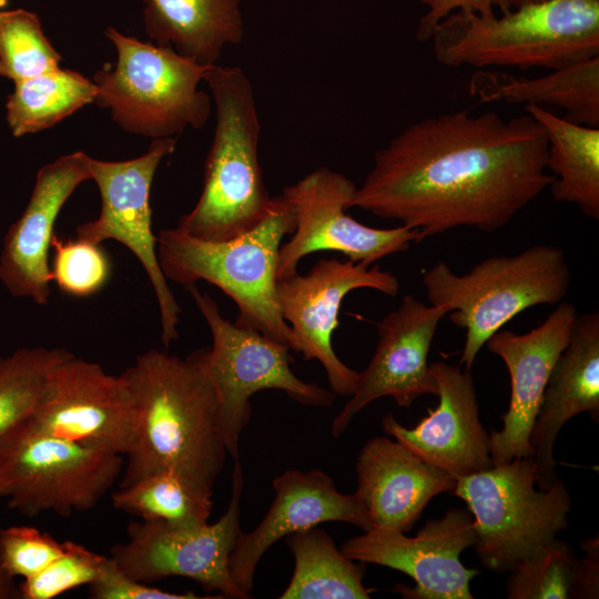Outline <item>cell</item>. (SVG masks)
I'll use <instances>...</instances> for the list:
<instances>
[{"label": "cell", "instance_id": "obj_33", "mask_svg": "<svg viewBox=\"0 0 599 599\" xmlns=\"http://www.w3.org/2000/svg\"><path fill=\"white\" fill-rule=\"evenodd\" d=\"M51 248V280L61 292L87 297L99 292L109 281L111 262L100 244L79 237L63 240L54 234Z\"/></svg>", "mask_w": 599, "mask_h": 599}, {"label": "cell", "instance_id": "obj_7", "mask_svg": "<svg viewBox=\"0 0 599 599\" xmlns=\"http://www.w3.org/2000/svg\"><path fill=\"white\" fill-rule=\"evenodd\" d=\"M116 62L98 70L95 103L123 130L145 138H176L187 126L201 129L212 112L211 94L200 89L206 67L109 27Z\"/></svg>", "mask_w": 599, "mask_h": 599}, {"label": "cell", "instance_id": "obj_32", "mask_svg": "<svg viewBox=\"0 0 599 599\" xmlns=\"http://www.w3.org/2000/svg\"><path fill=\"white\" fill-rule=\"evenodd\" d=\"M576 560L573 549L555 538L512 567L506 582V597L570 599Z\"/></svg>", "mask_w": 599, "mask_h": 599}, {"label": "cell", "instance_id": "obj_34", "mask_svg": "<svg viewBox=\"0 0 599 599\" xmlns=\"http://www.w3.org/2000/svg\"><path fill=\"white\" fill-rule=\"evenodd\" d=\"M108 557L65 540L64 551L38 575L19 585L21 599H52L90 585L101 573Z\"/></svg>", "mask_w": 599, "mask_h": 599}, {"label": "cell", "instance_id": "obj_25", "mask_svg": "<svg viewBox=\"0 0 599 599\" xmlns=\"http://www.w3.org/2000/svg\"><path fill=\"white\" fill-rule=\"evenodd\" d=\"M469 94L480 103L557 106L567 120L599 128V57L536 78L479 70L469 81Z\"/></svg>", "mask_w": 599, "mask_h": 599}, {"label": "cell", "instance_id": "obj_17", "mask_svg": "<svg viewBox=\"0 0 599 599\" xmlns=\"http://www.w3.org/2000/svg\"><path fill=\"white\" fill-rule=\"evenodd\" d=\"M447 312L405 295L399 306L377 324L378 342L367 367L358 372L351 398L332 422V435L339 437L355 416L372 402L390 397L408 408L423 395L438 394L428 364V353L439 322Z\"/></svg>", "mask_w": 599, "mask_h": 599}, {"label": "cell", "instance_id": "obj_30", "mask_svg": "<svg viewBox=\"0 0 599 599\" xmlns=\"http://www.w3.org/2000/svg\"><path fill=\"white\" fill-rule=\"evenodd\" d=\"M70 354L63 348L23 347L0 356V437L32 414L52 369Z\"/></svg>", "mask_w": 599, "mask_h": 599}, {"label": "cell", "instance_id": "obj_36", "mask_svg": "<svg viewBox=\"0 0 599 599\" xmlns=\"http://www.w3.org/2000/svg\"><path fill=\"white\" fill-rule=\"evenodd\" d=\"M92 599H199L194 592H171L148 586L124 573L111 557L99 577L89 585Z\"/></svg>", "mask_w": 599, "mask_h": 599}, {"label": "cell", "instance_id": "obj_37", "mask_svg": "<svg viewBox=\"0 0 599 599\" xmlns=\"http://www.w3.org/2000/svg\"><path fill=\"white\" fill-rule=\"evenodd\" d=\"M426 8V12L420 17L416 40L427 42L430 39L434 28L448 14L460 12H474L478 14L504 13L511 8L507 0H415Z\"/></svg>", "mask_w": 599, "mask_h": 599}, {"label": "cell", "instance_id": "obj_23", "mask_svg": "<svg viewBox=\"0 0 599 599\" xmlns=\"http://www.w3.org/2000/svg\"><path fill=\"white\" fill-rule=\"evenodd\" d=\"M599 422V314L578 315L569 342L548 378L529 443L536 484L547 489L557 479L554 446L562 426L578 414Z\"/></svg>", "mask_w": 599, "mask_h": 599}, {"label": "cell", "instance_id": "obj_31", "mask_svg": "<svg viewBox=\"0 0 599 599\" xmlns=\"http://www.w3.org/2000/svg\"><path fill=\"white\" fill-rule=\"evenodd\" d=\"M61 59L34 12L0 11V75L19 82L59 69Z\"/></svg>", "mask_w": 599, "mask_h": 599}, {"label": "cell", "instance_id": "obj_39", "mask_svg": "<svg viewBox=\"0 0 599 599\" xmlns=\"http://www.w3.org/2000/svg\"><path fill=\"white\" fill-rule=\"evenodd\" d=\"M0 527V536H1ZM7 568L4 567L2 552H1V542H0V599H17L20 598L19 585L14 580Z\"/></svg>", "mask_w": 599, "mask_h": 599}, {"label": "cell", "instance_id": "obj_38", "mask_svg": "<svg viewBox=\"0 0 599 599\" xmlns=\"http://www.w3.org/2000/svg\"><path fill=\"white\" fill-rule=\"evenodd\" d=\"M583 557L576 560L570 599L599 597V539L598 535L581 541Z\"/></svg>", "mask_w": 599, "mask_h": 599}, {"label": "cell", "instance_id": "obj_12", "mask_svg": "<svg viewBox=\"0 0 599 599\" xmlns=\"http://www.w3.org/2000/svg\"><path fill=\"white\" fill-rule=\"evenodd\" d=\"M243 469L234 463L231 499L214 524L196 528H171L153 521L126 527V540L110 550V557L128 576L150 582L169 577L195 580L207 591L224 597L250 598L233 581L229 561L240 537Z\"/></svg>", "mask_w": 599, "mask_h": 599}, {"label": "cell", "instance_id": "obj_8", "mask_svg": "<svg viewBox=\"0 0 599 599\" xmlns=\"http://www.w3.org/2000/svg\"><path fill=\"white\" fill-rule=\"evenodd\" d=\"M536 463L518 457L460 477L450 495L465 501L475 526V552L488 570L509 572L568 527L571 496L558 478L536 487Z\"/></svg>", "mask_w": 599, "mask_h": 599}, {"label": "cell", "instance_id": "obj_35", "mask_svg": "<svg viewBox=\"0 0 599 599\" xmlns=\"http://www.w3.org/2000/svg\"><path fill=\"white\" fill-rule=\"evenodd\" d=\"M1 552L4 567L12 577L31 578L41 572L65 548L50 534L29 526L1 529Z\"/></svg>", "mask_w": 599, "mask_h": 599}, {"label": "cell", "instance_id": "obj_13", "mask_svg": "<svg viewBox=\"0 0 599 599\" xmlns=\"http://www.w3.org/2000/svg\"><path fill=\"white\" fill-rule=\"evenodd\" d=\"M356 187L346 175L322 166L284 189L282 195L294 212L295 229L280 247L277 280L297 273L300 262L314 252H338L370 266L420 241L417 231L404 225L377 229L348 215Z\"/></svg>", "mask_w": 599, "mask_h": 599}, {"label": "cell", "instance_id": "obj_29", "mask_svg": "<svg viewBox=\"0 0 599 599\" xmlns=\"http://www.w3.org/2000/svg\"><path fill=\"white\" fill-rule=\"evenodd\" d=\"M114 508L171 528H196L209 522L212 493L173 471H160L119 488Z\"/></svg>", "mask_w": 599, "mask_h": 599}, {"label": "cell", "instance_id": "obj_14", "mask_svg": "<svg viewBox=\"0 0 599 599\" xmlns=\"http://www.w3.org/2000/svg\"><path fill=\"white\" fill-rule=\"evenodd\" d=\"M370 288L396 296L400 284L378 265L365 266L353 261L322 258L305 274L298 272L276 282L277 303L283 318L304 359H317L324 367L331 390L351 396L358 372L346 366L335 354L332 335L338 326V313L352 291Z\"/></svg>", "mask_w": 599, "mask_h": 599}, {"label": "cell", "instance_id": "obj_1", "mask_svg": "<svg viewBox=\"0 0 599 599\" xmlns=\"http://www.w3.org/2000/svg\"><path fill=\"white\" fill-rule=\"evenodd\" d=\"M547 135L528 113L458 110L418 120L376 151L348 207L417 231L506 226L554 182Z\"/></svg>", "mask_w": 599, "mask_h": 599}, {"label": "cell", "instance_id": "obj_28", "mask_svg": "<svg viewBox=\"0 0 599 599\" xmlns=\"http://www.w3.org/2000/svg\"><path fill=\"white\" fill-rule=\"evenodd\" d=\"M8 95L7 120L14 136L49 129L82 106L95 102L93 81L69 69H57L14 82Z\"/></svg>", "mask_w": 599, "mask_h": 599}, {"label": "cell", "instance_id": "obj_27", "mask_svg": "<svg viewBox=\"0 0 599 599\" xmlns=\"http://www.w3.org/2000/svg\"><path fill=\"white\" fill-rule=\"evenodd\" d=\"M294 572L281 599H368L363 582L366 564H355L337 549L332 537L316 527L286 536Z\"/></svg>", "mask_w": 599, "mask_h": 599}, {"label": "cell", "instance_id": "obj_19", "mask_svg": "<svg viewBox=\"0 0 599 599\" xmlns=\"http://www.w3.org/2000/svg\"><path fill=\"white\" fill-rule=\"evenodd\" d=\"M429 365L438 386L437 407L428 408L413 428L389 413L382 419L383 432L456 479L493 467L470 370L439 361Z\"/></svg>", "mask_w": 599, "mask_h": 599}, {"label": "cell", "instance_id": "obj_24", "mask_svg": "<svg viewBox=\"0 0 599 599\" xmlns=\"http://www.w3.org/2000/svg\"><path fill=\"white\" fill-rule=\"evenodd\" d=\"M151 42L209 67L226 45L238 44L244 29L240 0H143Z\"/></svg>", "mask_w": 599, "mask_h": 599}, {"label": "cell", "instance_id": "obj_2", "mask_svg": "<svg viewBox=\"0 0 599 599\" xmlns=\"http://www.w3.org/2000/svg\"><path fill=\"white\" fill-rule=\"evenodd\" d=\"M121 375L133 394L135 426L119 488L173 471L212 493L227 450L201 351L180 358L151 349Z\"/></svg>", "mask_w": 599, "mask_h": 599}, {"label": "cell", "instance_id": "obj_6", "mask_svg": "<svg viewBox=\"0 0 599 599\" xmlns=\"http://www.w3.org/2000/svg\"><path fill=\"white\" fill-rule=\"evenodd\" d=\"M430 305L466 331L459 364L470 370L478 353L496 332L521 312L559 304L568 294L571 273L562 248L537 244L514 255L487 257L458 275L445 262L423 273Z\"/></svg>", "mask_w": 599, "mask_h": 599}, {"label": "cell", "instance_id": "obj_5", "mask_svg": "<svg viewBox=\"0 0 599 599\" xmlns=\"http://www.w3.org/2000/svg\"><path fill=\"white\" fill-rule=\"evenodd\" d=\"M295 229V215L282 194L250 231L223 241L193 237L177 226L156 235V253L166 280L190 286L205 281L219 287L238 309L236 324L253 328L296 351L276 294L278 252Z\"/></svg>", "mask_w": 599, "mask_h": 599}, {"label": "cell", "instance_id": "obj_3", "mask_svg": "<svg viewBox=\"0 0 599 599\" xmlns=\"http://www.w3.org/2000/svg\"><path fill=\"white\" fill-rule=\"evenodd\" d=\"M429 41L448 68L555 70L599 57V0H546L493 14L455 11Z\"/></svg>", "mask_w": 599, "mask_h": 599}, {"label": "cell", "instance_id": "obj_9", "mask_svg": "<svg viewBox=\"0 0 599 599\" xmlns=\"http://www.w3.org/2000/svg\"><path fill=\"white\" fill-rule=\"evenodd\" d=\"M123 457L52 436L26 418L0 437V498L26 517L88 511L121 475Z\"/></svg>", "mask_w": 599, "mask_h": 599}, {"label": "cell", "instance_id": "obj_18", "mask_svg": "<svg viewBox=\"0 0 599 599\" xmlns=\"http://www.w3.org/2000/svg\"><path fill=\"white\" fill-rule=\"evenodd\" d=\"M578 309L559 305L536 328L525 334L500 329L485 343L499 356L510 376V400L501 416L502 428L489 434L494 465L532 457L529 435L538 415L551 369L567 346Z\"/></svg>", "mask_w": 599, "mask_h": 599}, {"label": "cell", "instance_id": "obj_20", "mask_svg": "<svg viewBox=\"0 0 599 599\" xmlns=\"http://www.w3.org/2000/svg\"><path fill=\"white\" fill-rule=\"evenodd\" d=\"M272 485L275 498L270 509L252 531L241 532L230 556L231 577L248 597L260 560L281 538L327 521L347 522L362 531L372 528L357 495L339 493L319 469L286 470Z\"/></svg>", "mask_w": 599, "mask_h": 599}, {"label": "cell", "instance_id": "obj_16", "mask_svg": "<svg viewBox=\"0 0 599 599\" xmlns=\"http://www.w3.org/2000/svg\"><path fill=\"white\" fill-rule=\"evenodd\" d=\"M27 419L52 436L125 456L135 405L122 375L71 353L52 369L42 400Z\"/></svg>", "mask_w": 599, "mask_h": 599}, {"label": "cell", "instance_id": "obj_40", "mask_svg": "<svg viewBox=\"0 0 599 599\" xmlns=\"http://www.w3.org/2000/svg\"><path fill=\"white\" fill-rule=\"evenodd\" d=\"M542 1H546V0H507L511 9L526 6V4L542 2Z\"/></svg>", "mask_w": 599, "mask_h": 599}, {"label": "cell", "instance_id": "obj_4", "mask_svg": "<svg viewBox=\"0 0 599 599\" xmlns=\"http://www.w3.org/2000/svg\"><path fill=\"white\" fill-rule=\"evenodd\" d=\"M215 108L203 189L194 207L179 220L186 234L207 241L238 236L268 213L270 196L258 161L261 123L252 83L240 67H206Z\"/></svg>", "mask_w": 599, "mask_h": 599}, {"label": "cell", "instance_id": "obj_15", "mask_svg": "<svg viewBox=\"0 0 599 599\" xmlns=\"http://www.w3.org/2000/svg\"><path fill=\"white\" fill-rule=\"evenodd\" d=\"M475 526L471 514L450 508L439 519H429L415 537L405 532L372 527L347 539L341 550L353 560L402 571L415 586L396 585L409 599H473L470 581L479 573L460 560L473 546Z\"/></svg>", "mask_w": 599, "mask_h": 599}, {"label": "cell", "instance_id": "obj_11", "mask_svg": "<svg viewBox=\"0 0 599 599\" xmlns=\"http://www.w3.org/2000/svg\"><path fill=\"white\" fill-rule=\"evenodd\" d=\"M175 145L176 138L156 139L144 154L134 159L101 161L91 158V180L97 183L101 199L100 214L75 229L79 238L95 244L114 240L139 260L155 294L161 341L165 347L179 338L181 307L158 258L150 192L161 161L174 151Z\"/></svg>", "mask_w": 599, "mask_h": 599}, {"label": "cell", "instance_id": "obj_26", "mask_svg": "<svg viewBox=\"0 0 599 599\" xmlns=\"http://www.w3.org/2000/svg\"><path fill=\"white\" fill-rule=\"evenodd\" d=\"M525 111L547 135V170L557 202L570 203L588 217L599 220V128L578 124L540 105Z\"/></svg>", "mask_w": 599, "mask_h": 599}, {"label": "cell", "instance_id": "obj_10", "mask_svg": "<svg viewBox=\"0 0 599 599\" xmlns=\"http://www.w3.org/2000/svg\"><path fill=\"white\" fill-rule=\"evenodd\" d=\"M211 335L201 348L204 367L219 404V424L227 454L238 455L240 436L251 417L250 398L264 389L283 390L305 406L331 407L336 394L298 378L291 368L290 348L250 327L226 319L216 302L195 285L186 287Z\"/></svg>", "mask_w": 599, "mask_h": 599}, {"label": "cell", "instance_id": "obj_21", "mask_svg": "<svg viewBox=\"0 0 599 599\" xmlns=\"http://www.w3.org/2000/svg\"><path fill=\"white\" fill-rule=\"evenodd\" d=\"M90 156L77 151L43 165L37 173L30 200L4 236L0 280L10 294L49 302V252L58 215L75 189L91 180Z\"/></svg>", "mask_w": 599, "mask_h": 599}, {"label": "cell", "instance_id": "obj_22", "mask_svg": "<svg viewBox=\"0 0 599 599\" xmlns=\"http://www.w3.org/2000/svg\"><path fill=\"white\" fill-rule=\"evenodd\" d=\"M355 494L372 527L408 532L436 496L451 493L457 479L424 461L386 436L370 438L361 449Z\"/></svg>", "mask_w": 599, "mask_h": 599}]
</instances>
